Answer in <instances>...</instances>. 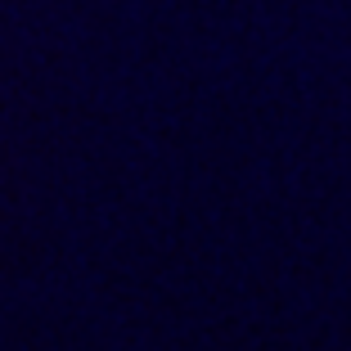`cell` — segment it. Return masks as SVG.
I'll list each match as a JSON object with an SVG mask.
<instances>
[]
</instances>
